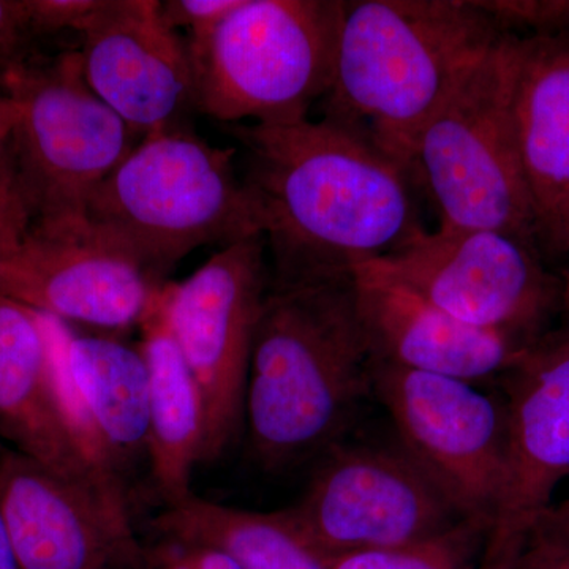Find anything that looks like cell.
Returning <instances> with one entry per match:
<instances>
[{
  "instance_id": "obj_6",
  "label": "cell",
  "mask_w": 569,
  "mask_h": 569,
  "mask_svg": "<svg viewBox=\"0 0 569 569\" xmlns=\"http://www.w3.org/2000/svg\"><path fill=\"white\" fill-rule=\"evenodd\" d=\"M343 2L242 0L189 47L194 108L220 122L306 121L335 73Z\"/></svg>"
},
{
  "instance_id": "obj_13",
  "label": "cell",
  "mask_w": 569,
  "mask_h": 569,
  "mask_svg": "<svg viewBox=\"0 0 569 569\" xmlns=\"http://www.w3.org/2000/svg\"><path fill=\"white\" fill-rule=\"evenodd\" d=\"M164 283L88 230H0V296L63 321L107 331L141 325Z\"/></svg>"
},
{
  "instance_id": "obj_21",
  "label": "cell",
  "mask_w": 569,
  "mask_h": 569,
  "mask_svg": "<svg viewBox=\"0 0 569 569\" xmlns=\"http://www.w3.org/2000/svg\"><path fill=\"white\" fill-rule=\"evenodd\" d=\"M160 537L211 546L242 569H328L329 557L299 529L290 511L223 507L193 493L153 519Z\"/></svg>"
},
{
  "instance_id": "obj_11",
  "label": "cell",
  "mask_w": 569,
  "mask_h": 569,
  "mask_svg": "<svg viewBox=\"0 0 569 569\" xmlns=\"http://www.w3.org/2000/svg\"><path fill=\"white\" fill-rule=\"evenodd\" d=\"M372 391L400 447L466 518L492 529L507 486L508 433L501 399L478 383L372 359Z\"/></svg>"
},
{
  "instance_id": "obj_9",
  "label": "cell",
  "mask_w": 569,
  "mask_h": 569,
  "mask_svg": "<svg viewBox=\"0 0 569 569\" xmlns=\"http://www.w3.org/2000/svg\"><path fill=\"white\" fill-rule=\"evenodd\" d=\"M269 288L263 236L223 246L189 279L164 287L160 307L203 397V463L244 426L253 337Z\"/></svg>"
},
{
  "instance_id": "obj_19",
  "label": "cell",
  "mask_w": 569,
  "mask_h": 569,
  "mask_svg": "<svg viewBox=\"0 0 569 569\" xmlns=\"http://www.w3.org/2000/svg\"><path fill=\"white\" fill-rule=\"evenodd\" d=\"M0 509L20 569H138L91 498L7 447Z\"/></svg>"
},
{
  "instance_id": "obj_7",
  "label": "cell",
  "mask_w": 569,
  "mask_h": 569,
  "mask_svg": "<svg viewBox=\"0 0 569 569\" xmlns=\"http://www.w3.org/2000/svg\"><path fill=\"white\" fill-rule=\"evenodd\" d=\"M516 37L507 33L426 122L411 174L436 206L438 227L500 231L542 253L509 107Z\"/></svg>"
},
{
  "instance_id": "obj_16",
  "label": "cell",
  "mask_w": 569,
  "mask_h": 569,
  "mask_svg": "<svg viewBox=\"0 0 569 569\" xmlns=\"http://www.w3.org/2000/svg\"><path fill=\"white\" fill-rule=\"evenodd\" d=\"M80 56L89 88L141 138L179 123L194 107L189 44L164 20L159 0H102Z\"/></svg>"
},
{
  "instance_id": "obj_22",
  "label": "cell",
  "mask_w": 569,
  "mask_h": 569,
  "mask_svg": "<svg viewBox=\"0 0 569 569\" xmlns=\"http://www.w3.org/2000/svg\"><path fill=\"white\" fill-rule=\"evenodd\" d=\"M490 523L467 518L437 537L331 557L328 569H481Z\"/></svg>"
},
{
  "instance_id": "obj_24",
  "label": "cell",
  "mask_w": 569,
  "mask_h": 569,
  "mask_svg": "<svg viewBox=\"0 0 569 569\" xmlns=\"http://www.w3.org/2000/svg\"><path fill=\"white\" fill-rule=\"evenodd\" d=\"M141 569H242L230 556L211 546L160 537L142 549Z\"/></svg>"
},
{
  "instance_id": "obj_17",
  "label": "cell",
  "mask_w": 569,
  "mask_h": 569,
  "mask_svg": "<svg viewBox=\"0 0 569 569\" xmlns=\"http://www.w3.org/2000/svg\"><path fill=\"white\" fill-rule=\"evenodd\" d=\"M353 293L376 361L479 383L503 376L531 346L462 323L367 264L353 272Z\"/></svg>"
},
{
  "instance_id": "obj_28",
  "label": "cell",
  "mask_w": 569,
  "mask_h": 569,
  "mask_svg": "<svg viewBox=\"0 0 569 569\" xmlns=\"http://www.w3.org/2000/svg\"><path fill=\"white\" fill-rule=\"evenodd\" d=\"M102 0H32L37 32H80L89 28Z\"/></svg>"
},
{
  "instance_id": "obj_12",
  "label": "cell",
  "mask_w": 569,
  "mask_h": 569,
  "mask_svg": "<svg viewBox=\"0 0 569 569\" xmlns=\"http://www.w3.org/2000/svg\"><path fill=\"white\" fill-rule=\"evenodd\" d=\"M508 473L482 568L507 560L569 477V320L539 337L500 377ZM481 568V569H482Z\"/></svg>"
},
{
  "instance_id": "obj_29",
  "label": "cell",
  "mask_w": 569,
  "mask_h": 569,
  "mask_svg": "<svg viewBox=\"0 0 569 569\" xmlns=\"http://www.w3.org/2000/svg\"><path fill=\"white\" fill-rule=\"evenodd\" d=\"M17 122V107L13 99L6 91H0V153L9 144Z\"/></svg>"
},
{
  "instance_id": "obj_1",
  "label": "cell",
  "mask_w": 569,
  "mask_h": 569,
  "mask_svg": "<svg viewBox=\"0 0 569 569\" xmlns=\"http://www.w3.org/2000/svg\"><path fill=\"white\" fill-rule=\"evenodd\" d=\"M271 279L353 277L426 228L411 171L361 134L326 119L236 123Z\"/></svg>"
},
{
  "instance_id": "obj_23",
  "label": "cell",
  "mask_w": 569,
  "mask_h": 569,
  "mask_svg": "<svg viewBox=\"0 0 569 569\" xmlns=\"http://www.w3.org/2000/svg\"><path fill=\"white\" fill-rule=\"evenodd\" d=\"M508 33L519 37L553 36L569 32V0H522V2H479Z\"/></svg>"
},
{
  "instance_id": "obj_15",
  "label": "cell",
  "mask_w": 569,
  "mask_h": 569,
  "mask_svg": "<svg viewBox=\"0 0 569 569\" xmlns=\"http://www.w3.org/2000/svg\"><path fill=\"white\" fill-rule=\"evenodd\" d=\"M43 317L56 387L78 447L92 470L127 496V473L149 459V373L141 348L77 335Z\"/></svg>"
},
{
  "instance_id": "obj_4",
  "label": "cell",
  "mask_w": 569,
  "mask_h": 569,
  "mask_svg": "<svg viewBox=\"0 0 569 569\" xmlns=\"http://www.w3.org/2000/svg\"><path fill=\"white\" fill-rule=\"evenodd\" d=\"M234 157L181 122L146 134L93 190L86 230L160 283L198 247L263 236Z\"/></svg>"
},
{
  "instance_id": "obj_10",
  "label": "cell",
  "mask_w": 569,
  "mask_h": 569,
  "mask_svg": "<svg viewBox=\"0 0 569 569\" xmlns=\"http://www.w3.org/2000/svg\"><path fill=\"white\" fill-rule=\"evenodd\" d=\"M317 463L288 511L329 559L422 541L467 519L402 447L343 440Z\"/></svg>"
},
{
  "instance_id": "obj_14",
  "label": "cell",
  "mask_w": 569,
  "mask_h": 569,
  "mask_svg": "<svg viewBox=\"0 0 569 569\" xmlns=\"http://www.w3.org/2000/svg\"><path fill=\"white\" fill-rule=\"evenodd\" d=\"M0 443L36 460L91 498L140 567L129 498L108 486L82 456L54 380L43 313L0 296Z\"/></svg>"
},
{
  "instance_id": "obj_25",
  "label": "cell",
  "mask_w": 569,
  "mask_h": 569,
  "mask_svg": "<svg viewBox=\"0 0 569 569\" xmlns=\"http://www.w3.org/2000/svg\"><path fill=\"white\" fill-rule=\"evenodd\" d=\"M36 36L32 0H0V86L28 63L26 51Z\"/></svg>"
},
{
  "instance_id": "obj_20",
  "label": "cell",
  "mask_w": 569,
  "mask_h": 569,
  "mask_svg": "<svg viewBox=\"0 0 569 569\" xmlns=\"http://www.w3.org/2000/svg\"><path fill=\"white\" fill-rule=\"evenodd\" d=\"M141 328L149 373L148 462L164 507H173L192 496L194 467L203 463L204 402L164 320L160 296Z\"/></svg>"
},
{
  "instance_id": "obj_8",
  "label": "cell",
  "mask_w": 569,
  "mask_h": 569,
  "mask_svg": "<svg viewBox=\"0 0 569 569\" xmlns=\"http://www.w3.org/2000/svg\"><path fill=\"white\" fill-rule=\"evenodd\" d=\"M370 268L482 331L533 343L563 312V279L537 247L493 230L438 227Z\"/></svg>"
},
{
  "instance_id": "obj_31",
  "label": "cell",
  "mask_w": 569,
  "mask_h": 569,
  "mask_svg": "<svg viewBox=\"0 0 569 569\" xmlns=\"http://www.w3.org/2000/svg\"><path fill=\"white\" fill-rule=\"evenodd\" d=\"M3 445L0 443V452ZM0 569H20L13 548H11L9 531H7L6 520H3L2 509H0Z\"/></svg>"
},
{
  "instance_id": "obj_27",
  "label": "cell",
  "mask_w": 569,
  "mask_h": 569,
  "mask_svg": "<svg viewBox=\"0 0 569 569\" xmlns=\"http://www.w3.org/2000/svg\"><path fill=\"white\" fill-rule=\"evenodd\" d=\"M482 569H569V539L538 523L507 560Z\"/></svg>"
},
{
  "instance_id": "obj_2",
  "label": "cell",
  "mask_w": 569,
  "mask_h": 569,
  "mask_svg": "<svg viewBox=\"0 0 569 569\" xmlns=\"http://www.w3.org/2000/svg\"><path fill=\"white\" fill-rule=\"evenodd\" d=\"M372 391L353 277L276 280L254 331L244 426L264 470L318 460L346 440Z\"/></svg>"
},
{
  "instance_id": "obj_3",
  "label": "cell",
  "mask_w": 569,
  "mask_h": 569,
  "mask_svg": "<svg viewBox=\"0 0 569 569\" xmlns=\"http://www.w3.org/2000/svg\"><path fill=\"white\" fill-rule=\"evenodd\" d=\"M507 33L479 2H343L321 119L361 134L411 171L422 127Z\"/></svg>"
},
{
  "instance_id": "obj_32",
  "label": "cell",
  "mask_w": 569,
  "mask_h": 569,
  "mask_svg": "<svg viewBox=\"0 0 569 569\" xmlns=\"http://www.w3.org/2000/svg\"><path fill=\"white\" fill-rule=\"evenodd\" d=\"M568 263L567 269H565L563 276V312L569 316V250H568Z\"/></svg>"
},
{
  "instance_id": "obj_26",
  "label": "cell",
  "mask_w": 569,
  "mask_h": 569,
  "mask_svg": "<svg viewBox=\"0 0 569 569\" xmlns=\"http://www.w3.org/2000/svg\"><path fill=\"white\" fill-rule=\"evenodd\" d=\"M241 3L242 0H167L162 2V13L174 31L183 29L189 33L187 44L194 47L208 39Z\"/></svg>"
},
{
  "instance_id": "obj_18",
  "label": "cell",
  "mask_w": 569,
  "mask_h": 569,
  "mask_svg": "<svg viewBox=\"0 0 569 569\" xmlns=\"http://www.w3.org/2000/svg\"><path fill=\"white\" fill-rule=\"evenodd\" d=\"M512 130L542 254L569 250V32L516 37Z\"/></svg>"
},
{
  "instance_id": "obj_30",
  "label": "cell",
  "mask_w": 569,
  "mask_h": 569,
  "mask_svg": "<svg viewBox=\"0 0 569 569\" xmlns=\"http://www.w3.org/2000/svg\"><path fill=\"white\" fill-rule=\"evenodd\" d=\"M539 523L569 539V500L560 505H552Z\"/></svg>"
},
{
  "instance_id": "obj_5",
  "label": "cell",
  "mask_w": 569,
  "mask_h": 569,
  "mask_svg": "<svg viewBox=\"0 0 569 569\" xmlns=\"http://www.w3.org/2000/svg\"><path fill=\"white\" fill-rule=\"evenodd\" d=\"M2 91L17 107L2 168L21 216L41 233H81L93 190L140 134L89 88L80 51L41 66L24 63Z\"/></svg>"
}]
</instances>
